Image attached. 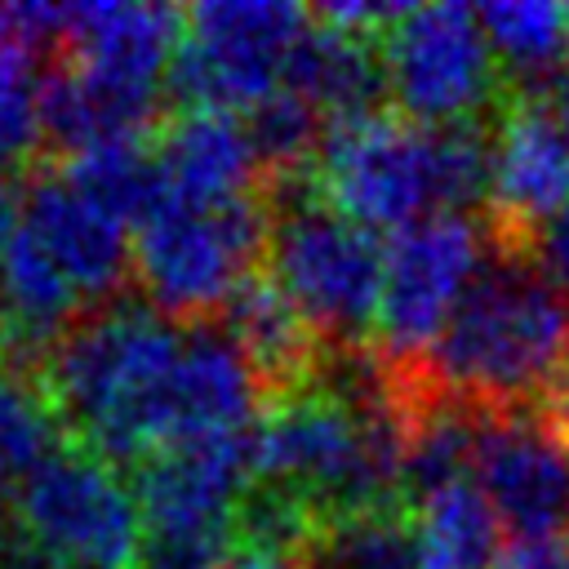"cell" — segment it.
I'll return each mask as SVG.
<instances>
[{"mask_svg": "<svg viewBox=\"0 0 569 569\" xmlns=\"http://www.w3.org/2000/svg\"><path fill=\"white\" fill-rule=\"evenodd\" d=\"M409 400L391 373L373 391L302 382L253 427V485L320 525L396 507L405 493Z\"/></svg>", "mask_w": 569, "mask_h": 569, "instance_id": "cell-1", "label": "cell"}, {"mask_svg": "<svg viewBox=\"0 0 569 569\" xmlns=\"http://www.w3.org/2000/svg\"><path fill=\"white\" fill-rule=\"evenodd\" d=\"M182 351L187 325L156 307H98L49 347L44 387L84 449L142 467L173 436Z\"/></svg>", "mask_w": 569, "mask_h": 569, "instance_id": "cell-2", "label": "cell"}, {"mask_svg": "<svg viewBox=\"0 0 569 569\" xmlns=\"http://www.w3.org/2000/svg\"><path fill=\"white\" fill-rule=\"evenodd\" d=\"M565 351L569 302L538 271L529 249L489 240L467 298L413 378L476 413L520 409L551 396Z\"/></svg>", "mask_w": 569, "mask_h": 569, "instance_id": "cell-3", "label": "cell"}, {"mask_svg": "<svg viewBox=\"0 0 569 569\" xmlns=\"http://www.w3.org/2000/svg\"><path fill=\"white\" fill-rule=\"evenodd\" d=\"M182 9L169 4H62L58 67L40 89L44 138L62 151L142 138L173 76Z\"/></svg>", "mask_w": 569, "mask_h": 569, "instance_id": "cell-4", "label": "cell"}, {"mask_svg": "<svg viewBox=\"0 0 569 569\" xmlns=\"http://www.w3.org/2000/svg\"><path fill=\"white\" fill-rule=\"evenodd\" d=\"M316 164L320 200L373 236L458 213L489 191V142L480 124L422 129L405 116L369 111L333 124Z\"/></svg>", "mask_w": 569, "mask_h": 569, "instance_id": "cell-5", "label": "cell"}, {"mask_svg": "<svg viewBox=\"0 0 569 569\" xmlns=\"http://www.w3.org/2000/svg\"><path fill=\"white\" fill-rule=\"evenodd\" d=\"M271 213L262 196L236 204L151 200L133 227V276L151 307L169 320L209 325L258 276L267 258Z\"/></svg>", "mask_w": 569, "mask_h": 569, "instance_id": "cell-6", "label": "cell"}, {"mask_svg": "<svg viewBox=\"0 0 569 569\" xmlns=\"http://www.w3.org/2000/svg\"><path fill=\"white\" fill-rule=\"evenodd\" d=\"M267 276L320 342L356 347L378 325L382 244L320 196L271 213Z\"/></svg>", "mask_w": 569, "mask_h": 569, "instance_id": "cell-7", "label": "cell"}, {"mask_svg": "<svg viewBox=\"0 0 569 569\" xmlns=\"http://www.w3.org/2000/svg\"><path fill=\"white\" fill-rule=\"evenodd\" d=\"M13 520L49 569H138V493L84 445H62L13 485Z\"/></svg>", "mask_w": 569, "mask_h": 569, "instance_id": "cell-8", "label": "cell"}, {"mask_svg": "<svg viewBox=\"0 0 569 569\" xmlns=\"http://www.w3.org/2000/svg\"><path fill=\"white\" fill-rule=\"evenodd\" d=\"M307 31L311 9L298 4H191L182 9L169 84L187 98V107L253 116L284 89Z\"/></svg>", "mask_w": 569, "mask_h": 569, "instance_id": "cell-9", "label": "cell"}, {"mask_svg": "<svg viewBox=\"0 0 569 569\" xmlns=\"http://www.w3.org/2000/svg\"><path fill=\"white\" fill-rule=\"evenodd\" d=\"M378 53L396 116L422 129L476 124L498 98V58L467 4H409L382 31Z\"/></svg>", "mask_w": 569, "mask_h": 569, "instance_id": "cell-10", "label": "cell"}, {"mask_svg": "<svg viewBox=\"0 0 569 569\" xmlns=\"http://www.w3.org/2000/svg\"><path fill=\"white\" fill-rule=\"evenodd\" d=\"M485 244L480 227L462 213H436L382 244V298L373 329L391 378H413L427 365L485 262Z\"/></svg>", "mask_w": 569, "mask_h": 569, "instance_id": "cell-11", "label": "cell"}, {"mask_svg": "<svg viewBox=\"0 0 569 569\" xmlns=\"http://www.w3.org/2000/svg\"><path fill=\"white\" fill-rule=\"evenodd\" d=\"M471 480L507 542H569V427L547 400L480 413Z\"/></svg>", "mask_w": 569, "mask_h": 569, "instance_id": "cell-12", "label": "cell"}, {"mask_svg": "<svg viewBox=\"0 0 569 569\" xmlns=\"http://www.w3.org/2000/svg\"><path fill=\"white\" fill-rule=\"evenodd\" d=\"M485 196V236L516 249H529L538 227L569 204V71L542 89H516L498 111Z\"/></svg>", "mask_w": 569, "mask_h": 569, "instance_id": "cell-13", "label": "cell"}, {"mask_svg": "<svg viewBox=\"0 0 569 569\" xmlns=\"http://www.w3.org/2000/svg\"><path fill=\"white\" fill-rule=\"evenodd\" d=\"M18 227L58 262L84 307L111 298L133 276V222L80 191L58 164L22 187Z\"/></svg>", "mask_w": 569, "mask_h": 569, "instance_id": "cell-14", "label": "cell"}, {"mask_svg": "<svg viewBox=\"0 0 569 569\" xmlns=\"http://www.w3.org/2000/svg\"><path fill=\"white\" fill-rule=\"evenodd\" d=\"M156 196L182 204H236L258 196L262 156L249 120L218 107L178 111L151 147Z\"/></svg>", "mask_w": 569, "mask_h": 569, "instance_id": "cell-15", "label": "cell"}, {"mask_svg": "<svg viewBox=\"0 0 569 569\" xmlns=\"http://www.w3.org/2000/svg\"><path fill=\"white\" fill-rule=\"evenodd\" d=\"M227 333L240 342V351L276 396L311 382L320 338L307 329L293 302L271 284V276H253L236 293V302L227 307Z\"/></svg>", "mask_w": 569, "mask_h": 569, "instance_id": "cell-16", "label": "cell"}, {"mask_svg": "<svg viewBox=\"0 0 569 569\" xmlns=\"http://www.w3.org/2000/svg\"><path fill=\"white\" fill-rule=\"evenodd\" d=\"M409 511L418 529L422 569H493L498 565L507 538L489 498L471 476L418 498Z\"/></svg>", "mask_w": 569, "mask_h": 569, "instance_id": "cell-17", "label": "cell"}, {"mask_svg": "<svg viewBox=\"0 0 569 569\" xmlns=\"http://www.w3.org/2000/svg\"><path fill=\"white\" fill-rule=\"evenodd\" d=\"M498 62L511 67L520 89H542L569 71V9L547 0H502L476 9Z\"/></svg>", "mask_w": 569, "mask_h": 569, "instance_id": "cell-18", "label": "cell"}, {"mask_svg": "<svg viewBox=\"0 0 569 569\" xmlns=\"http://www.w3.org/2000/svg\"><path fill=\"white\" fill-rule=\"evenodd\" d=\"M40 89V40L18 18V4H0V182L44 138Z\"/></svg>", "mask_w": 569, "mask_h": 569, "instance_id": "cell-19", "label": "cell"}, {"mask_svg": "<svg viewBox=\"0 0 569 569\" xmlns=\"http://www.w3.org/2000/svg\"><path fill=\"white\" fill-rule=\"evenodd\" d=\"M62 445H67L62 413H58L44 378L31 373L27 365L0 360V471H4V480L18 485Z\"/></svg>", "mask_w": 569, "mask_h": 569, "instance_id": "cell-20", "label": "cell"}, {"mask_svg": "<svg viewBox=\"0 0 569 569\" xmlns=\"http://www.w3.org/2000/svg\"><path fill=\"white\" fill-rule=\"evenodd\" d=\"M529 258L538 262V271L556 284V293L569 302V204L538 227V236L529 240Z\"/></svg>", "mask_w": 569, "mask_h": 569, "instance_id": "cell-21", "label": "cell"}, {"mask_svg": "<svg viewBox=\"0 0 569 569\" xmlns=\"http://www.w3.org/2000/svg\"><path fill=\"white\" fill-rule=\"evenodd\" d=\"M218 569H311V565H307L302 547H293V542H271V538H249L244 533Z\"/></svg>", "mask_w": 569, "mask_h": 569, "instance_id": "cell-22", "label": "cell"}, {"mask_svg": "<svg viewBox=\"0 0 569 569\" xmlns=\"http://www.w3.org/2000/svg\"><path fill=\"white\" fill-rule=\"evenodd\" d=\"M547 405H551V413L569 427V351H565V369H560V378H556V387H551Z\"/></svg>", "mask_w": 569, "mask_h": 569, "instance_id": "cell-23", "label": "cell"}, {"mask_svg": "<svg viewBox=\"0 0 569 569\" xmlns=\"http://www.w3.org/2000/svg\"><path fill=\"white\" fill-rule=\"evenodd\" d=\"M13 218H18V200L4 191V182H0V262H4V244H9V236H13Z\"/></svg>", "mask_w": 569, "mask_h": 569, "instance_id": "cell-24", "label": "cell"}, {"mask_svg": "<svg viewBox=\"0 0 569 569\" xmlns=\"http://www.w3.org/2000/svg\"><path fill=\"white\" fill-rule=\"evenodd\" d=\"M4 485H9V480H4V471H0V520H4V507L13 502V498H4Z\"/></svg>", "mask_w": 569, "mask_h": 569, "instance_id": "cell-25", "label": "cell"}, {"mask_svg": "<svg viewBox=\"0 0 569 569\" xmlns=\"http://www.w3.org/2000/svg\"><path fill=\"white\" fill-rule=\"evenodd\" d=\"M565 569H569V565H565Z\"/></svg>", "mask_w": 569, "mask_h": 569, "instance_id": "cell-26", "label": "cell"}]
</instances>
